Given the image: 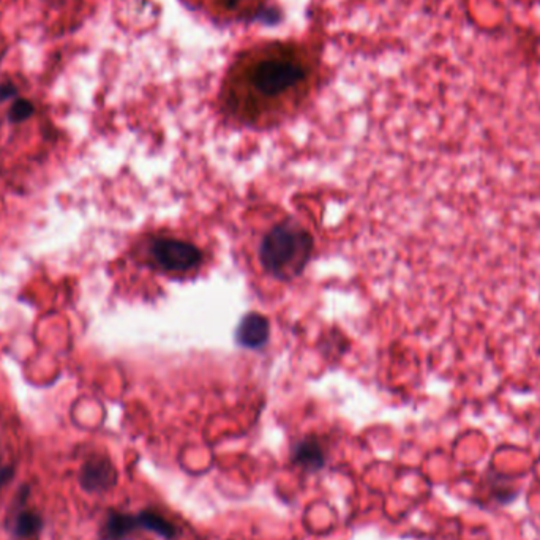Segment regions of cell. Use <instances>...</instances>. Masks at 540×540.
<instances>
[{"label":"cell","instance_id":"8fae6325","mask_svg":"<svg viewBox=\"0 0 540 540\" xmlns=\"http://www.w3.org/2000/svg\"><path fill=\"white\" fill-rule=\"evenodd\" d=\"M16 95H18V89L14 88V84L12 82L0 84V103H4L6 99H12Z\"/></svg>","mask_w":540,"mask_h":540},{"label":"cell","instance_id":"52a82bcc","mask_svg":"<svg viewBox=\"0 0 540 540\" xmlns=\"http://www.w3.org/2000/svg\"><path fill=\"white\" fill-rule=\"evenodd\" d=\"M291 459L294 465L305 471L317 472L326 466V453L321 442L315 438H305L292 449Z\"/></svg>","mask_w":540,"mask_h":540},{"label":"cell","instance_id":"3957f363","mask_svg":"<svg viewBox=\"0 0 540 540\" xmlns=\"http://www.w3.org/2000/svg\"><path fill=\"white\" fill-rule=\"evenodd\" d=\"M150 264L160 272L171 277H182L198 269L203 262V253L193 243L179 239L162 237L150 245Z\"/></svg>","mask_w":540,"mask_h":540},{"label":"cell","instance_id":"ba28073f","mask_svg":"<svg viewBox=\"0 0 540 540\" xmlns=\"http://www.w3.org/2000/svg\"><path fill=\"white\" fill-rule=\"evenodd\" d=\"M139 516V522H141V529L143 531H149L154 535H160L165 540H175L179 535V531L175 528V523L166 520L162 514H158L156 510H141L137 512Z\"/></svg>","mask_w":540,"mask_h":540},{"label":"cell","instance_id":"9c48e42d","mask_svg":"<svg viewBox=\"0 0 540 540\" xmlns=\"http://www.w3.org/2000/svg\"><path fill=\"white\" fill-rule=\"evenodd\" d=\"M42 528H43L42 516L35 514V512H31V510H24L16 516L14 525H13V533L16 537L27 539V537L37 535Z\"/></svg>","mask_w":540,"mask_h":540},{"label":"cell","instance_id":"6da1fadb","mask_svg":"<svg viewBox=\"0 0 540 540\" xmlns=\"http://www.w3.org/2000/svg\"><path fill=\"white\" fill-rule=\"evenodd\" d=\"M310 67L300 50L286 43H269L243 52L231 67L224 86V103L243 122L258 124L281 108L304 97Z\"/></svg>","mask_w":540,"mask_h":540},{"label":"cell","instance_id":"7c38bea8","mask_svg":"<svg viewBox=\"0 0 540 540\" xmlns=\"http://www.w3.org/2000/svg\"><path fill=\"white\" fill-rule=\"evenodd\" d=\"M13 476H14L13 466H4V468H0V490L12 480Z\"/></svg>","mask_w":540,"mask_h":540},{"label":"cell","instance_id":"30bf717a","mask_svg":"<svg viewBox=\"0 0 540 540\" xmlns=\"http://www.w3.org/2000/svg\"><path fill=\"white\" fill-rule=\"evenodd\" d=\"M33 114H35V105L32 103L31 99H16L10 106L8 120L12 124H23L25 120H29Z\"/></svg>","mask_w":540,"mask_h":540},{"label":"cell","instance_id":"277c9868","mask_svg":"<svg viewBox=\"0 0 540 540\" xmlns=\"http://www.w3.org/2000/svg\"><path fill=\"white\" fill-rule=\"evenodd\" d=\"M118 469L111 459L103 453L89 457L80 471V485L88 493H105L118 485Z\"/></svg>","mask_w":540,"mask_h":540},{"label":"cell","instance_id":"8992f818","mask_svg":"<svg viewBox=\"0 0 540 540\" xmlns=\"http://www.w3.org/2000/svg\"><path fill=\"white\" fill-rule=\"evenodd\" d=\"M141 529L137 514H125L118 510H109L105 525L99 531L101 540H127L135 531Z\"/></svg>","mask_w":540,"mask_h":540},{"label":"cell","instance_id":"7a4b0ae2","mask_svg":"<svg viewBox=\"0 0 540 540\" xmlns=\"http://www.w3.org/2000/svg\"><path fill=\"white\" fill-rule=\"evenodd\" d=\"M313 239L298 224L273 226L260 245V261L272 277L291 279L302 273L310 260Z\"/></svg>","mask_w":540,"mask_h":540},{"label":"cell","instance_id":"5b68a950","mask_svg":"<svg viewBox=\"0 0 540 540\" xmlns=\"http://www.w3.org/2000/svg\"><path fill=\"white\" fill-rule=\"evenodd\" d=\"M269 334L270 326L268 317L260 313H249L237 327L236 340L242 348L258 349L268 343Z\"/></svg>","mask_w":540,"mask_h":540}]
</instances>
